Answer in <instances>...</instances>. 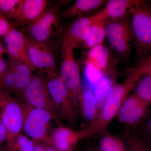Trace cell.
<instances>
[{"instance_id":"6da1fadb","label":"cell","mask_w":151,"mask_h":151,"mask_svg":"<svg viewBox=\"0 0 151 151\" xmlns=\"http://www.w3.org/2000/svg\"><path fill=\"white\" fill-rule=\"evenodd\" d=\"M151 64V59L145 58L141 60L134 69L121 84H113L110 94L105 101L96 121L85 129L86 137L100 134L106 130L107 127L115 118L124 101L129 96L142 76L145 74Z\"/></svg>"},{"instance_id":"7a4b0ae2","label":"cell","mask_w":151,"mask_h":151,"mask_svg":"<svg viewBox=\"0 0 151 151\" xmlns=\"http://www.w3.org/2000/svg\"><path fill=\"white\" fill-rule=\"evenodd\" d=\"M46 82L52 100L60 119L70 124L76 120L77 109L71 99L68 89L55 71H40Z\"/></svg>"},{"instance_id":"3957f363","label":"cell","mask_w":151,"mask_h":151,"mask_svg":"<svg viewBox=\"0 0 151 151\" xmlns=\"http://www.w3.org/2000/svg\"><path fill=\"white\" fill-rule=\"evenodd\" d=\"M24 105L9 92L0 89V116L7 132V145L21 134L24 118Z\"/></svg>"},{"instance_id":"277c9868","label":"cell","mask_w":151,"mask_h":151,"mask_svg":"<svg viewBox=\"0 0 151 151\" xmlns=\"http://www.w3.org/2000/svg\"><path fill=\"white\" fill-rule=\"evenodd\" d=\"M131 14L133 39L138 55L143 58L151 52V6L145 3Z\"/></svg>"},{"instance_id":"5b68a950","label":"cell","mask_w":151,"mask_h":151,"mask_svg":"<svg viewBox=\"0 0 151 151\" xmlns=\"http://www.w3.org/2000/svg\"><path fill=\"white\" fill-rule=\"evenodd\" d=\"M59 4L45 10L39 17L27 26V35L33 41L47 44L60 25Z\"/></svg>"},{"instance_id":"8992f818","label":"cell","mask_w":151,"mask_h":151,"mask_svg":"<svg viewBox=\"0 0 151 151\" xmlns=\"http://www.w3.org/2000/svg\"><path fill=\"white\" fill-rule=\"evenodd\" d=\"M74 48L70 45H63L59 75L78 110L81 92V80L79 67L73 57Z\"/></svg>"},{"instance_id":"52a82bcc","label":"cell","mask_w":151,"mask_h":151,"mask_svg":"<svg viewBox=\"0 0 151 151\" xmlns=\"http://www.w3.org/2000/svg\"><path fill=\"white\" fill-rule=\"evenodd\" d=\"M22 131L35 142H46L48 130L53 116L48 111L24 104Z\"/></svg>"},{"instance_id":"ba28073f","label":"cell","mask_w":151,"mask_h":151,"mask_svg":"<svg viewBox=\"0 0 151 151\" xmlns=\"http://www.w3.org/2000/svg\"><path fill=\"white\" fill-rule=\"evenodd\" d=\"M22 95L28 105L48 111L54 120L60 123V119L55 108L46 82L40 74H33L29 84Z\"/></svg>"},{"instance_id":"9c48e42d","label":"cell","mask_w":151,"mask_h":151,"mask_svg":"<svg viewBox=\"0 0 151 151\" xmlns=\"http://www.w3.org/2000/svg\"><path fill=\"white\" fill-rule=\"evenodd\" d=\"M150 105L133 94L125 100L116 116L127 126L137 125L145 118Z\"/></svg>"},{"instance_id":"30bf717a","label":"cell","mask_w":151,"mask_h":151,"mask_svg":"<svg viewBox=\"0 0 151 151\" xmlns=\"http://www.w3.org/2000/svg\"><path fill=\"white\" fill-rule=\"evenodd\" d=\"M146 2L143 0H110L103 9L91 17L94 22L120 19Z\"/></svg>"},{"instance_id":"8fae6325","label":"cell","mask_w":151,"mask_h":151,"mask_svg":"<svg viewBox=\"0 0 151 151\" xmlns=\"http://www.w3.org/2000/svg\"><path fill=\"white\" fill-rule=\"evenodd\" d=\"M6 52L10 59L18 60L37 71L31 61L26 46L25 34L15 28L13 29L4 37Z\"/></svg>"},{"instance_id":"7c38bea8","label":"cell","mask_w":151,"mask_h":151,"mask_svg":"<svg viewBox=\"0 0 151 151\" xmlns=\"http://www.w3.org/2000/svg\"><path fill=\"white\" fill-rule=\"evenodd\" d=\"M25 40L30 59L36 69L40 71H55V55L47 44L35 42L25 35Z\"/></svg>"},{"instance_id":"4fadbf2b","label":"cell","mask_w":151,"mask_h":151,"mask_svg":"<svg viewBox=\"0 0 151 151\" xmlns=\"http://www.w3.org/2000/svg\"><path fill=\"white\" fill-rule=\"evenodd\" d=\"M86 137L85 130L78 131L60 125L54 129L45 142L50 143L58 151H73L79 141Z\"/></svg>"},{"instance_id":"5bb4252c","label":"cell","mask_w":151,"mask_h":151,"mask_svg":"<svg viewBox=\"0 0 151 151\" xmlns=\"http://www.w3.org/2000/svg\"><path fill=\"white\" fill-rule=\"evenodd\" d=\"M111 52L108 47L101 44L90 49L87 52L85 62L89 63L104 75L115 80L114 66L112 65Z\"/></svg>"},{"instance_id":"9a60e30c","label":"cell","mask_w":151,"mask_h":151,"mask_svg":"<svg viewBox=\"0 0 151 151\" xmlns=\"http://www.w3.org/2000/svg\"><path fill=\"white\" fill-rule=\"evenodd\" d=\"M94 22L91 16L80 17L76 20L64 32L63 45L76 48L80 43H84Z\"/></svg>"},{"instance_id":"2e32d148","label":"cell","mask_w":151,"mask_h":151,"mask_svg":"<svg viewBox=\"0 0 151 151\" xmlns=\"http://www.w3.org/2000/svg\"><path fill=\"white\" fill-rule=\"evenodd\" d=\"M48 3L46 0H23L19 15L15 19V25L27 26L43 13Z\"/></svg>"},{"instance_id":"e0dca14e","label":"cell","mask_w":151,"mask_h":151,"mask_svg":"<svg viewBox=\"0 0 151 151\" xmlns=\"http://www.w3.org/2000/svg\"><path fill=\"white\" fill-rule=\"evenodd\" d=\"M106 38L111 48L128 38H133L131 23L124 18L110 21L105 28Z\"/></svg>"},{"instance_id":"ac0fdd59","label":"cell","mask_w":151,"mask_h":151,"mask_svg":"<svg viewBox=\"0 0 151 151\" xmlns=\"http://www.w3.org/2000/svg\"><path fill=\"white\" fill-rule=\"evenodd\" d=\"M79 103L81 115L89 127L96 121L98 116L96 98L91 87H86L84 90H81Z\"/></svg>"},{"instance_id":"d6986e66","label":"cell","mask_w":151,"mask_h":151,"mask_svg":"<svg viewBox=\"0 0 151 151\" xmlns=\"http://www.w3.org/2000/svg\"><path fill=\"white\" fill-rule=\"evenodd\" d=\"M108 1L105 0H77L63 12L62 17L65 19L82 17Z\"/></svg>"},{"instance_id":"ffe728a7","label":"cell","mask_w":151,"mask_h":151,"mask_svg":"<svg viewBox=\"0 0 151 151\" xmlns=\"http://www.w3.org/2000/svg\"><path fill=\"white\" fill-rule=\"evenodd\" d=\"M10 65L13 67L15 75L14 93L22 95L31 81L33 71L29 67L18 60L10 59Z\"/></svg>"},{"instance_id":"44dd1931","label":"cell","mask_w":151,"mask_h":151,"mask_svg":"<svg viewBox=\"0 0 151 151\" xmlns=\"http://www.w3.org/2000/svg\"><path fill=\"white\" fill-rule=\"evenodd\" d=\"M99 141L98 151H129V149L119 138L106 130L103 131Z\"/></svg>"},{"instance_id":"7402d4cb","label":"cell","mask_w":151,"mask_h":151,"mask_svg":"<svg viewBox=\"0 0 151 151\" xmlns=\"http://www.w3.org/2000/svg\"><path fill=\"white\" fill-rule=\"evenodd\" d=\"M107 21L95 22L92 24L89 36L83 47L89 50L99 45L103 44L106 38L105 28Z\"/></svg>"},{"instance_id":"603a6c76","label":"cell","mask_w":151,"mask_h":151,"mask_svg":"<svg viewBox=\"0 0 151 151\" xmlns=\"http://www.w3.org/2000/svg\"><path fill=\"white\" fill-rule=\"evenodd\" d=\"M115 83L114 80L111 78L104 77L94 86L93 91L97 102L98 116L110 94L112 86Z\"/></svg>"},{"instance_id":"cb8c5ba5","label":"cell","mask_w":151,"mask_h":151,"mask_svg":"<svg viewBox=\"0 0 151 151\" xmlns=\"http://www.w3.org/2000/svg\"><path fill=\"white\" fill-rule=\"evenodd\" d=\"M134 89V94L143 101L151 104V74H144Z\"/></svg>"},{"instance_id":"d4e9b609","label":"cell","mask_w":151,"mask_h":151,"mask_svg":"<svg viewBox=\"0 0 151 151\" xmlns=\"http://www.w3.org/2000/svg\"><path fill=\"white\" fill-rule=\"evenodd\" d=\"M23 0H0V15L16 19L20 13Z\"/></svg>"},{"instance_id":"484cf974","label":"cell","mask_w":151,"mask_h":151,"mask_svg":"<svg viewBox=\"0 0 151 151\" xmlns=\"http://www.w3.org/2000/svg\"><path fill=\"white\" fill-rule=\"evenodd\" d=\"M34 147V141L20 134L13 142L7 145L6 151H33Z\"/></svg>"},{"instance_id":"4316f807","label":"cell","mask_w":151,"mask_h":151,"mask_svg":"<svg viewBox=\"0 0 151 151\" xmlns=\"http://www.w3.org/2000/svg\"><path fill=\"white\" fill-rule=\"evenodd\" d=\"M15 87V75L13 67L9 68L0 76V89L9 92L14 93Z\"/></svg>"},{"instance_id":"83f0119b","label":"cell","mask_w":151,"mask_h":151,"mask_svg":"<svg viewBox=\"0 0 151 151\" xmlns=\"http://www.w3.org/2000/svg\"><path fill=\"white\" fill-rule=\"evenodd\" d=\"M126 137L129 151H151L150 145L137 135L127 132Z\"/></svg>"},{"instance_id":"f1b7e54d","label":"cell","mask_w":151,"mask_h":151,"mask_svg":"<svg viewBox=\"0 0 151 151\" xmlns=\"http://www.w3.org/2000/svg\"><path fill=\"white\" fill-rule=\"evenodd\" d=\"M85 74L87 80L94 86L104 77L103 73L89 63L85 62Z\"/></svg>"},{"instance_id":"f546056e","label":"cell","mask_w":151,"mask_h":151,"mask_svg":"<svg viewBox=\"0 0 151 151\" xmlns=\"http://www.w3.org/2000/svg\"><path fill=\"white\" fill-rule=\"evenodd\" d=\"M14 26L9 20L8 18L0 15V37H4Z\"/></svg>"},{"instance_id":"4dcf8cb0","label":"cell","mask_w":151,"mask_h":151,"mask_svg":"<svg viewBox=\"0 0 151 151\" xmlns=\"http://www.w3.org/2000/svg\"><path fill=\"white\" fill-rule=\"evenodd\" d=\"M145 118H147L145 131L151 141V111L148 112Z\"/></svg>"},{"instance_id":"1f68e13d","label":"cell","mask_w":151,"mask_h":151,"mask_svg":"<svg viewBox=\"0 0 151 151\" xmlns=\"http://www.w3.org/2000/svg\"><path fill=\"white\" fill-rule=\"evenodd\" d=\"M7 132L5 127L2 124L0 125V145L6 140Z\"/></svg>"},{"instance_id":"d6a6232c","label":"cell","mask_w":151,"mask_h":151,"mask_svg":"<svg viewBox=\"0 0 151 151\" xmlns=\"http://www.w3.org/2000/svg\"><path fill=\"white\" fill-rule=\"evenodd\" d=\"M8 68L7 62L4 58H0V76Z\"/></svg>"},{"instance_id":"836d02e7","label":"cell","mask_w":151,"mask_h":151,"mask_svg":"<svg viewBox=\"0 0 151 151\" xmlns=\"http://www.w3.org/2000/svg\"><path fill=\"white\" fill-rule=\"evenodd\" d=\"M33 151H45L43 142H35Z\"/></svg>"},{"instance_id":"e575fe53","label":"cell","mask_w":151,"mask_h":151,"mask_svg":"<svg viewBox=\"0 0 151 151\" xmlns=\"http://www.w3.org/2000/svg\"><path fill=\"white\" fill-rule=\"evenodd\" d=\"M45 151H58L55 147L50 143L43 142Z\"/></svg>"},{"instance_id":"d590c367","label":"cell","mask_w":151,"mask_h":151,"mask_svg":"<svg viewBox=\"0 0 151 151\" xmlns=\"http://www.w3.org/2000/svg\"><path fill=\"white\" fill-rule=\"evenodd\" d=\"M6 52V49L3 45L1 42L0 41V58H3V55Z\"/></svg>"},{"instance_id":"8d00e7d4","label":"cell","mask_w":151,"mask_h":151,"mask_svg":"<svg viewBox=\"0 0 151 151\" xmlns=\"http://www.w3.org/2000/svg\"><path fill=\"white\" fill-rule=\"evenodd\" d=\"M84 151H98L97 148H95L94 147L89 148L86 149Z\"/></svg>"},{"instance_id":"74e56055","label":"cell","mask_w":151,"mask_h":151,"mask_svg":"<svg viewBox=\"0 0 151 151\" xmlns=\"http://www.w3.org/2000/svg\"><path fill=\"white\" fill-rule=\"evenodd\" d=\"M145 73H148V74H151V65L149 66L147 70V71Z\"/></svg>"},{"instance_id":"f35d334b","label":"cell","mask_w":151,"mask_h":151,"mask_svg":"<svg viewBox=\"0 0 151 151\" xmlns=\"http://www.w3.org/2000/svg\"><path fill=\"white\" fill-rule=\"evenodd\" d=\"M0 151H6V148L2 145H0Z\"/></svg>"}]
</instances>
